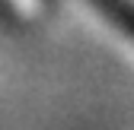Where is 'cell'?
I'll use <instances>...</instances> for the list:
<instances>
[{"instance_id": "obj_1", "label": "cell", "mask_w": 134, "mask_h": 130, "mask_svg": "<svg viewBox=\"0 0 134 130\" xmlns=\"http://www.w3.org/2000/svg\"><path fill=\"white\" fill-rule=\"evenodd\" d=\"M93 3L102 10L125 35L134 38V3H131V0H93Z\"/></svg>"}]
</instances>
